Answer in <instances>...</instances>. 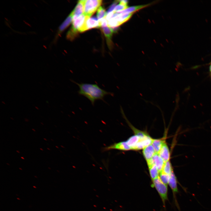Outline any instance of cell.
<instances>
[{
    "label": "cell",
    "mask_w": 211,
    "mask_h": 211,
    "mask_svg": "<svg viewBox=\"0 0 211 211\" xmlns=\"http://www.w3.org/2000/svg\"><path fill=\"white\" fill-rule=\"evenodd\" d=\"M153 139L149 135L145 137L140 138L138 142L132 148V150H139L152 144Z\"/></svg>",
    "instance_id": "obj_7"
},
{
    "label": "cell",
    "mask_w": 211,
    "mask_h": 211,
    "mask_svg": "<svg viewBox=\"0 0 211 211\" xmlns=\"http://www.w3.org/2000/svg\"><path fill=\"white\" fill-rule=\"evenodd\" d=\"M102 30L105 36L108 40L111 38L113 31L111 28L108 26L102 27Z\"/></svg>",
    "instance_id": "obj_22"
},
{
    "label": "cell",
    "mask_w": 211,
    "mask_h": 211,
    "mask_svg": "<svg viewBox=\"0 0 211 211\" xmlns=\"http://www.w3.org/2000/svg\"><path fill=\"white\" fill-rule=\"evenodd\" d=\"M72 81L78 86L79 88L78 91V94L86 98L93 106L96 100H101L105 101L104 98L105 96L113 95L112 93L103 89L96 84L79 83L73 80Z\"/></svg>",
    "instance_id": "obj_1"
},
{
    "label": "cell",
    "mask_w": 211,
    "mask_h": 211,
    "mask_svg": "<svg viewBox=\"0 0 211 211\" xmlns=\"http://www.w3.org/2000/svg\"><path fill=\"white\" fill-rule=\"evenodd\" d=\"M149 172L152 180L158 177L159 176V172L154 164L148 166Z\"/></svg>",
    "instance_id": "obj_17"
},
{
    "label": "cell",
    "mask_w": 211,
    "mask_h": 211,
    "mask_svg": "<svg viewBox=\"0 0 211 211\" xmlns=\"http://www.w3.org/2000/svg\"><path fill=\"white\" fill-rule=\"evenodd\" d=\"M107 13L105 10L102 6H100L98 9L97 13V17L98 20H100L105 17L107 15Z\"/></svg>",
    "instance_id": "obj_23"
},
{
    "label": "cell",
    "mask_w": 211,
    "mask_h": 211,
    "mask_svg": "<svg viewBox=\"0 0 211 211\" xmlns=\"http://www.w3.org/2000/svg\"><path fill=\"white\" fill-rule=\"evenodd\" d=\"M100 27L98 19L96 17L90 18L88 16L83 26L79 31L82 32L89 29Z\"/></svg>",
    "instance_id": "obj_4"
},
{
    "label": "cell",
    "mask_w": 211,
    "mask_h": 211,
    "mask_svg": "<svg viewBox=\"0 0 211 211\" xmlns=\"http://www.w3.org/2000/svg\"><path fill=\"white\" fill-rule=\"evenodd\" d=\"M32 130H33L34 131H35V130H34L33 129H32Z\"/></svg>",
    "instance_id": "obj_30"
},
{
    "label": "cell",
    "mask_w": 211,
    "mask_h": 211,
    "mask_svg": "<svg viewBox=\"0 0 211 211\" xmlns=\"http://www.w3.org/2000/svg\"><path fill=\"white\" fill-rule=\"evenodd\" d=\"M165 142L164 140L160 139H153L152 145L156 153H158L164 144Z\"/></svg>",
    "instance_id": "obj_16"
},
{
    "label": "cell",
    "mask_w": 211,
    "mask_h": 211,
    "mask_svg": "<svg viewBox=\"0 0 211 211\" xmlns=\"http://www.w3.org/2000/svg\"><path fill=\"white\" fill-rule=\"evenodd\" d=\"M40 150H42V151L43 150V149H41V148H40Z\"/></svg>",
    "instance_id": "obj_31"
},
{
    "label": "cell",
    "mask_w": 211,
    "mask_h": 211,
    "mask_svg": "<svg viewBox=\"0 0 211 211\" xmlns=\"http://www.w3.org/2000/svg\"><path fill=\"white\" fill-rule=\"evenodd\" d=\"M98 21L100 27H104L108 26V21L105 17Z\"/></svg>",
    "instance_id": "obj_25"
},
{
    "label": "cell",
    "mask_w": 211,
    "mask_h": 211,
    "mask_svg": "<svg viewBox=\"0 0 211 211\" xmlns=\"http://www.w3.org/2000/svg\"><path fill=\"white\" fill-rule=\"evenodd\" d=\"M19 169H20L22 170V169H21V168H19Z\"/></svg>",
    "instance_id": "obj_35"
},
{
    "label": "cell",
    "mask_w": 211,
    "mask_h": 211,
    "mask_svg": "<svg viewBox=\"0 0 211 211\" xmlns=\"http://www.w3.org/2000/svg\"><path fill=\"white\" fill-rule=\"evenodd\" d=\"M168 184L171 188L174 195L178 192L177 186V180L173 171L170 175Z\"/></svg>",
    "instance_id": "obj_13"
},
{
    "label": "cell",
    "mask_w": 211,
    "mask_h": 211,
    "mask_svg": "<svg viewBox=\"0 0 211 211\" xmlns=\"http://www.w3.org/2000/svg\"><path fill=\"white\" fill-rule=\"evenodd\" d=\"M150 4L139 6H132L129 7L123 11L116 12L118 14L132 13L136 11L149 5Z\"/></svg>",
    "instance_id": "obj_14"
},
{
    "label": "cell",
    "mask_w": 211,
    "mask_h": 211,
    "mask_svg": "<svg viewBox=\"0 0 211 211\" xmlns=\"http://www.w3.org/2000/svg\"><path fill=\"white\" fill-rule=\"evenodd\" d=\"M41 123L42 124V125H43L42 123Z\"/></svg>",
    "instance_id": "obj_37"
},
{
    "label": "cell",
    "mask_w": 211,
    "mask_h": 211,
    "mask_svg": "<svg viewBox=\"0 0 211 211\" xmlns=\"http://www.w3.org/2000/svg\"><path fill=\"white\" fill-rule=\"evenodd\" d=\"M84 0L79 1L74 10L72 11L73 15L79 16L84 13Z\"/></svg>",
    "instance_id": "obj_15"
},
{
    "label": "cell",
    "mask_w": 211,
    "mask_h": 211,
    "mask_svg": "<svg viewBox=\"0 0 211 211\" xmlns=\"http://www.w3.org/2000/svg\"><path fill=\"white\" fill-rule=\"evenodd\" d=\"M130 127L135 133V135L139 137L140 138H143L148 135L145 132L140 131L133 127L130 125Z\"/></svg>",
    "instance_id": "obj_24"
},
{
    "label": "cell",
    "mask_w": 211,
    "mask_h": 211,
    "mask_svg": "<svg viewBox=\"0 0 211 211\" xmlns=\"http://www.w3.org/2000/svg\"><path fill=\"white\" fill-rule=\"evenodd\" d=\"M133 14V13L118 14L115 12L113 18H114L115 20L119 26L128 21L131 17Z\"/></svg>",
    "instance_id": "obj_10"
},
{
    "label": "cell",
    "mask_w": 211,
    "mask_h": 211,
    "mask_svg": "<svg viewBox=\"0 0 211 211\" xmlns=\"http://www.w3.org/2000/svg\"><path fill=\"white\" fill-rule=\"evenodd\" d=\"M44 139L45 140V141H47V139H46L44 138Z\"/></svg>",
    "instance_id": "obj_32"
},
{
    "label": "cell",
    "mask_w": 211,
    "mask_h": 211,
    "mask_svg": "<svg viewBox=\"0 0 211 211\" xmlns=\"http://www.w3.org/2000/svg\"><path fill=\"white\" fill-rule=\"evenodd\" d=\"M152 185L155 187L161 197L164 205L166 201L168 200L167 186L163 183L158 176L152 180Z\"/></svg>",
    "instance_id": "obj_2"
},
{
    "label": "cell",
    "mask_w": 211,
    "mask_h": 211,
    "mask_svg": "<svg viewBox=\"0 0 211 211\" xmlns=\"http://www.w3.org/2000/svg\"><path fill=\"white\" fill-rule=\"evenodd\" d=\"M73 14L72 11L59 27L55 36V40L56 41L61 33L69 26L72 21Z\"/></svg>",
    "instance_id": "obj_9"
},
{
    "label": "cell",
    "mask_w": 211,
    "mask_h": 211,
    "mask_svg": "<svg viewBox=\"0 0 211 211\" xmlns=\"http://www.w3.org/2000/svg\"><path fill=\"white\" fill-rule=\"evenodd\" d=\"M140 138L137 135L132 136L126 141L127 144L129 146L132 150V148L136 145L139 140Z\"/></svg>",
    "instance_id": "obj_18"
},
{
    "label": "cell",
    "mask_w": 211,
    "mask_h": 211,
    "mask_svg": "<svg viewBox=\"0 0 211 211\" xmlns=\"http://www.w3.org/2000/svg\"><path fill=\"white\" fill-rule=\"evenodd\" d=\"M16 152H17L18 153H20V152H19V151H18V150H17V151H16Z\"/></svg>",
    "instance_id": "obj_29"
},
{
    "label": "cell",
    "mask_w": 211,
    "mask_h": 211,
    "mask_svg": "<svg viewBox=\"0 0 211 211\" xmlns=\"http://www.w3.org/2000/svg\"><path fill=\"white\" fill-rule=\"evenodd\" d=\"M112 149H117L122 151L131 150V147L127 144L126 141H122L114 143L103 148V151H106Z\"/></svg>",
    "instance_id": "obj_5"
},
{
    "label": "cell",
    "mask_w": 211,
    "mask_h": 211,
    "mask_svg": "<svg viewBox=\"0 0 211 211\" xmlns=\"http://www.w3.org/2000/svg\"><path fill=\"white\" fill-rule=\"evenodd\" d=\"M159 177L162 182L167 186L169 184L170 175L162 171L159 173Z\"/></svg>",
    "instance_id": "obj_21"
},
{
    "label": "cell",
    "mask_w": 211,
    "mask_h": 211,
    "mask_svg": "<svg viewBox=\"0 0 211 211\" xmlns=\"http://www.w3.org/2000/svg\"><path fill=\"white\" fill-rule=\"evenodd\" d=\"M51 140H52V141H53V140H52V139H51Z\"/></svg>",
    "instance_id": "obj_38"
},
{
    "label": "cell",
    "mask_w": 211,
    "mask_h": 211,
    "mask_svg": "<svg viewBox=\"0 0 211 211\" xmlns=\"http://www.w3.org/2000/svg\"><path fill=\"white\" fill-rule=\"evenodd\" d=\"M162 171L166 173L169 175L173 171L169 161L164 162Z\"/></svg>",
    "instance_id": "obj_20"
},
{
    "label": "cell",
    "mask_w": 211,
    "mask_h": 211,
    "mask_svg": "<svg viewBox=\"0 0 211 211\" xmlns=\"http://www.w3.org/2000/svg\"><path fill=\"white\" fill-rule=\"evenodd\" d=\"M210 72H211V64L210 67Z\"/></svg>",
    "instance_id": "obj_27"
},
{
    "label": "cell",
    "mask_w": 211,
    "mask_h": 211,
    "mask_svg": "<svg viewBox=\"0 0 211 211\" xmlns=\"http://www.w3.org/2000/svg\"><path fill=\"white\" fill-rule=\"evenodd\" d=\"M7 164L8 165H10L8 163H7Z\"/></svg>",
    "instance_id": "obj_34"
},
{
    "label": "cell",
    "mask_w": 211,
    "mask_h": 211,
    "mask_svg": "<svg viewBox=\"0 0 211 211\" xmlns=\"http://www.w3.org/2000/svg\"><path fill=\"white\" fill-rule=\"evenodd\" d=\"M47 149H48L49 150H50V149H49V148H47Z\"/></svg>",
    "instance_id": "obj_33"
},
{
    "label": "cell",
    "mask_w": 211,
    "mask_h": 211,
    "mask_svg": "<svg viewBox=\"0 0 211 211\" xmlns=\"http://www.w3.org/2000/svg\"><path fill=\"white\" fill-rule=\"evenodd\" d=\"M21 158L22 159H24V157H21Z\"/></svg>",
    "instance_id": "obj_28"
},
{
    "label": "cell",
    "mask_w": 211,
    "mask_h": 211,
    "mask_svg": "<svg viewBox=\"0 0 211 211\" xmlns=\"http://www.w3.org/2000/svg\"><path fill=\"white\" fill-rule=\"evenodd\" d=\"M164 162L169 161L170 152L167 144L165 142L158 153Z\"/></svg>",
    "instance_id": "obj_11"
},
{
    "label": "cell",
    "mask_w": 211,
    "mask_h": 211,
    "mask_svg": "<svg viewBox=\"0 0 211 211\" xmlns=\"http://www.w3.org/2000/svg\"><path fill=\"white\" fill-rule=\"evenodd\" d=\"M102 3L101 0H84V14L90 17L100 6Z\"/></svg>",
    "instance_id": "obj_3"
},
{
    "label": "cell",
    "mask_w": 211,
    "mask_h": 211,
    "mask_svg": "<svg viewBox=\"0 0 211 211\" xmlns=\"http://www.w3.org/2000/svg\"><path fill=\"white\" fill-rule=\"evenodd\" d=\"M48 168H49V169H51L50 168H49V167H48Z\"/></svg>",
    "instance_id": "obj_36"
},
{
    "label": "cell",
    "mask_w": 211,
    "mask_h": 211,
    "mask_svg": "<svg viewBox=\"0 0 211 211\" xmlns=\"http://www.w3.org/2000/svg\"><path fill=\"white\" fill-rule=\"evenodd\" d=\"M142 153L147 162L150 160L156 153L152 144L144 148L143 149Z\"/></svg>",
    "instance_id": "obj_12"
},
{
    "label": "cell",
    "mask_w": 211,
    "mask_h": 211,
    "mask_svg": "<svg viewBox=\"0 0 211 211\" xmlns=\"http://www.w3.org/2000/svg\"><path fill=\"white\" fill-rule=\"evenodd\" d=\"M119 4L116 6L113 11L114 12L120 11L125 9L128 8L127 5L128 2L126 0L119 1Z\"/></svg>",
    "instance_id": "obj_19"
},
{
    "label": "cell",
    "mask_w": 211,
    "mask_h": 211,
    "mask_svg": "<svg viewBox=\"0 0 211 211\" xmlns=\"http://www.w3.org/2000/svg\"><path fill=\"white\" fill-rule=\"evenodd\" d=\"M87 17L83 14L75 20L72 21V27L71 29L76 33L78 31L79 32L83 26Z\"/></svg>",
    "instance_id": "obj_6"
},
{
    "label": "cell",
    "mask_w": 211,
    "mask_h": 211,
    "mask_svg": "<svg viewBox=\"0 0 211 211\" xmlns=\"http://www.w3.org/2000/svg\"><path fill=\"white\" fill-rule=\"evenodd\" d=\"M147 163L148 166L154 164L155 165L160 173L162 170L164 162L159 154L156 153Z\"/></svg>",
    "instance_id": "obj_8"
},
{
    "label": "cell",
    "mask_w": 211,
    "mask_h": 211,
    "mask_svg": "<svg viewBox=\"0 0 211 211\" xmlns=\"http://www.w3.org/2000/svg\"><path fill=\"white\" fill-rule=\"evenodd\" d=\"M118 1H115L110 6V7L109 8L107 12V14L110 12H112L114 9L115 8L116 5L117 4Z\"/></svg>",
    "instance_id": "obj_26"
}]
</instances>
